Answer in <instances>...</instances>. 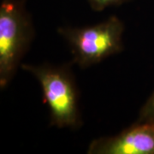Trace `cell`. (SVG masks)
I'll return each instance as SVG.
<instances>
[{
    "label": "cell",
    "mask_w": 154,
    "mask_h": 154,
    "mask_svg": "<svg viewBox=\"0 0 154 154\" xmlns=\"http://www.w3.org/2000/svg\"><path fill=\"white\" fill-rule=\"evenodd\" d=\"M21 68L39 83L44 102L49 109L50 125L58 128H80L82 119L79 93L69 65L22 63Z\"/></svg>",
    "instance_id": "6da1fadb"
},
{
    "label": "cell",
    "mask_w": 154,
    "mask_h": 154,
    "mask_svg": "<svg viewBox=\"0 0 154 154\" xmlns=\"http://www.w3.org/2000/svg\"><path fill=\"white\" fill-rule=\"evenodd\" d=\"M35 30L26 0L0 3V88L11 83L31 46Z\"/></svg>",
    "instance_id": "7a4b0ae2"
},
{
    "label": "cell",
    "mask_w": 154,
    "mask_h": 154,
    "mask_svg": "<svg viewBox=\"0 0 154 154\" xmlns=\"http://www.w3.org/2000/svg\"><path fill=\"white\" fill-rule=\"evenodd\" d=\"M124 23L110 16L103 22L84 27H60L57 32L69 45L73 61L82 69L98 64L123 50Z\"/></svg>",
    "instance_id": "3957f363"
},
{
    "label": "cell",
    "mask_w": 154,
    "mask_h": 154,
    "mask_svg": "<svg viewBox=\"0 0 154 154\" xmlns=\"http://www.w3.org/2000/svg\"><path fill=\"white\" fill-rule=\"evenodd\" d=\"M88 154H154V124L136 121L112 136L94 139Z\"/></svg>",
    "instance_id": "277c9868"
},
{
    "label": "cell",
    "mask_w": 154,
    "mask_h": 154,
    "mask_svg": "<svg viewBox=\"0 0 154 154\" xmlns=\"http://www.w3.org/2000/svg\"><path fill=\"white\" fill-rule=\"evenodd\" d=\"M137 121L154 124V91L140 108Z\"/></svg>",
    "instance_id": "5b68a950"
},
{
    "label": "cell",
    "mask_w": 154,
    "mask_h": 154,
    "mask_svg": "<svg viewBox=\"0 0 154 154\" xmlns=\"http://www.w3.org/2000/svg\"><path fill=\"white\" fill-rule=\"evenodd\" d=\"M92 10L95 11H102L114 6H119L128 3L133 0H87Z\"/></svg>",
    "instance_id": "8992f818"
}]
</instances>
